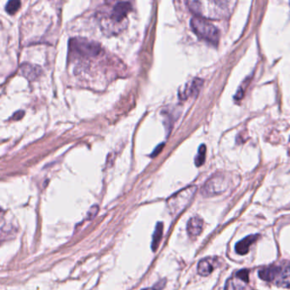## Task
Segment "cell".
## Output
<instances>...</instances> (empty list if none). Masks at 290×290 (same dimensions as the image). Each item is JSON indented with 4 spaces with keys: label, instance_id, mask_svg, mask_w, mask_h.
Here are the masks:
<instances>
[{
    "label": "cell",
    "instance_id": "cell-6",
    "mask_svg": "<svg viewBox=\"0 0 290 290\" xmlns=\"http://www.w3.org/2000/svg\"><path fill=\"white\" fill-rule=\"evenodd\" d=\"M250 282L249 271L241 270L236 272L233 277L227 280L225 290H248L247 286Z\"/></svg>",
    "mask_w": 290,
    "mask_h": 290
},
{
    "label": "cell",
    "instance_id": "cell-8",
    "mask_svg": "<svg viewBox=\"0 0 290 290\" xmlns=\"http://www.w3.org/2000/svg\"><path fill=\"white\" fill-rule=\"evenodd\" d=\"M204 81L200 78H194L191 83H187L185 85V88L182 92L180 93V99H187L188 97L197 96L199 94L202 86H203Z\"/></svg>",
    "mask_w": 290,
    "mask_h": 290
},
{
    "label": "cell",
    "instance_id": "cell-11",
    "mask_svg": "<svg viewBox=\"0 0 290 290\" xmlns=\"http://www.w3.org/2000/svg\"><path fill=\"white\" fill-rule=\"evenodd\" d=\"M204 221L199 216H194L189 220L187 223V233L191 238H196L203 231Z\"/></svg>",
    "mask_w": 290,
    "mask_h": 290
},
{
    "label": "cell",
    "instance_id": "cell-19",
    "mask_svg": "<svg viewBox=\"0 0 290 290\" xmlns=\"http://www.w3.org/2000/svg\"><path fill=\"white\" fill-rule=\"evenodd\" d=\"M24 115V112L23 111H18L16 112L15 114H13L14 120H19Z\"/></svg>",
    "mask_w": 290,
    "mask_h": 290
},
{
    "label": "cell",
    "instance_id": "cell-17",
    "mask_svg": "<svg viewBox=\"0 0 290 290\" xmlns=\"http://www.w3.org/2000/svg\"><path fill=\"white\" fill-rule=\"evenodd\" d=\"M164 285H165V281H161V282L156 283V284L153 286V287L142 288L141 290H162L164 288Z\"/></svg>",
    "mask_w": 290,
    "mask_h": 290
},
{
    "label": "cell",
    "instance_id": "cell-10",
    "mask_svg": "<svg viewBox=\"0 0 290 290\" xmlns=\"http://www.w3.org/2000/svg\"><path fill=\"white\" fill-rule=\"evenodd\" d=\"M20 71L22 75L28 80H35L39 78L42 73L40 67L36 65L31 64V63H23L20 67Z\"/></svg>",
    "mask_w": 290,
    "mask_h": 290
},
{
    "label": "cell",
    "instance_id": "cell-4",
    "mask_svg": "<svg viewBox=\"0 0 290 290\" xmlns=\"http://www.w3.org/2000/svg\"><path fill=\"white\" fill-rule=\"evenodd\" d=\"M70 48L77 54L87 57H95L102 51V47L99 43L84 38L71 39Z\"/></svg>",
    "mask_w": 290,
    "mask_h": 290
},
{
    "label": "cell",
    "instance_id": "cell-18",
    "mask_svg": "<svg viewBox=\"0 0 290 290\" xmlns=\"http://www.w3.org/2000/svg\"><path fill=\"white\" fill-rule=\"evenodd\" d=\"M164 147V143H162V144H160V145L158 146V148H155V150L153 151V153H152L151 157H152V158H154V157H156L157 155H159V153H160V152H161L162 149H163Z\"/></svg>",
    "mask_w": 290,
    "mask_h": 290
},
{
    "label": "cell",
    "instance_id": "cell-16",
    "mask_svg": "<svg viewBox=\"0 0 290 290\" xmlns=\"http://www.w3.org/2000/svg\"><path fill=\"white\" fill-rule=\"evenodd\" d=\"M99 211V206L98 205H93L89 211H88V219L89 220H93L95 216H96L97 213Z\"/></svg>",
    "mask_w": 290,
    "mask_h": 290
},
{
    "label": "cell",
    "instance_id": "cell-14",
    "mask_svg": "<svg viewBox=\"0 0 290 290\" xmlns=\"http://www.w3.org/2000/svg\"><path fill=\"white\" fill-rule=\"evenodd\" d=\"M205 155H206V147L205 145H202L199 147V153L195 158V164L196 166H201L205 161Z\"/></svg>",
    "mask_w": 290,
    "mask_h": 290
},
{
    "label": "cell",
    "instance_id": "cell-2",
    "mask_svg": "<svg viewBox=\"0 0 290 290\" xmlns=\"http://www.w3.org/2000/svg\"><path fill=\"white\" fill-rule=\"evenodd\" d=\"M191 29L199 38L216 45L220 40V31L208 19L194 16L191 20Z\"/></svg>",
    "mask_w": 290,
    "mask_h": 290
},
{
    "label": "cell",
    "instance_id": "cell-15",
    "mask_svg": "<svg viewBox=\"0 0 290 290\" xmlns=\"http://www.w3.org/2000/svg\"><path fill=\"white\" fill-rule=\"evenodd\" d=\"M21 6H22V3L20 1L11 0V1H9L6 5V10L10 15H15L18 11Z\"/></svg>",
    "mask_w": 290,
    "mask_h": 290
},
{
    "label": "cell",
    "instance_id": "cell-1",
    "mask_svg": "<svg viewBox=\"0 0 290 290\" xmlns=\"http://www.w3.org/2000/svg\"><path fill=\"white\" fill-rule=\"evenodd\" d=\"M129 2H118L111 10L109 16L102 19V28L106 33H118L125 27L127 15L131 11Z\"/></svg>",
    "mask_w": 290,
    "mask_h": 290
},
{
    "label": "cell",
    "instance_id": "cell-12",
    "mask_svg": "<svg viewBox=\"0 0 290 290\" xmlns=\"http://www.w3.org/2000/svg\"><path fill=\"white\" fill-rule=\"evenodd\" d=\"M260 238V235L259 234H254V235H250V236H246L245 238L241 240L239 242L237 243L235 247L236 252L238 255H245L249 252L250 248L253 244H255L257 240Z\"/></svg>",
    "mask_w": 290,
    "mask_h": 290
},
{
    "label": "cell",
    "instance_id": "cell-13",
    "mask_svg": "<svg viewBox=\"0 0 290 290\" xmlns=\"http://www.w3.org/2000/svg\"><path fill=\"white\" fill-rule=\"evenodd\" d=\"M163 231H164V224L159 222L156 225V229L153 233V243H152V250L153 252H155L158 250L160 242H161L162 236H163Z\"/></svg>",
    "mask_w": 290,
    "mask_h": 290
},
{
    "label": "cell",
    "instance_id": "cell-7",
    "mask_svg": "<svg viewBox=\"0 0 290 290\" xmlns=\"http://www.w3.org/2000/svg\"><path fill=\"white\" fill-rule=\"evenodd\" d=\"M272 282H274L278 287L290 288V265L275 266L274 278Z\"/></svg>",
    "mask_w": 290,
    "mask_h": 290
},
{
    "label": "cell",
    "instance_id": "cell-9",
    "mask_svg": "<svg viewBox=\"0 0 290 290\" xmlns=\"http://www.w3.org/2000/svg\"><path fill=\"white\" fill-rule=\"evenodd\" d=\"M217 261L215 258H205L199 261L198 265V272L200 276L207 277L212 273L217 266Z\"/></svg>",
    "mask_w": 290,
    "mask_h": 290
},
{
    "label": "cell",
    "instance_id": "cell-3",
    "mask_svg": "<svg viewBox=\"0 0 290 290\" xmlns=\"http://www.w3.org/2000/svg\"><path fill=\"white\" fill-rule=\"evenodd\" d=\"M196 191V186H190L171 197L168 200V206L172 215H179L188 205Z\"/></svg>",
    "mask_w": 290,
    "mask_h": 290
},
{
    "label": "cell",
    "instance_id": "cell-5",
    "mask_svg": "<svg viewBox=\"0 0 290 290\" xmlns=\"http://www.w3.org/2000/svg\"><path fill=\"white\" fill-rule=\"evenodd\" d=\"M228 187V182L226 177L222 175H215L208 180L203 188L204 196L210 197L218 195L226 191Z\"/></svg>",
    "mask_w": 290,
    "mask_h": 290
}]
</instances>
